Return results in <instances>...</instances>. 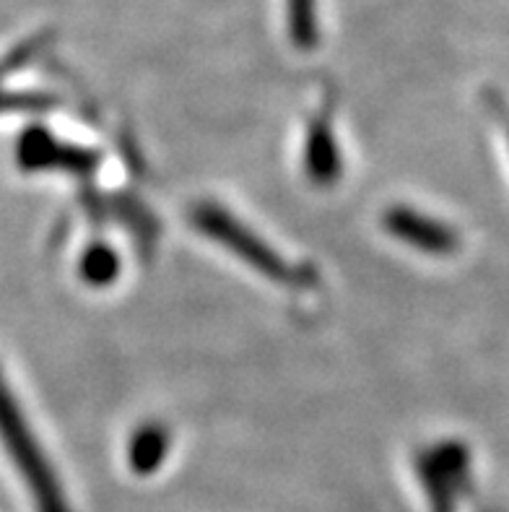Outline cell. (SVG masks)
Segmentation results:
<instances>
[{
    "label": "cell",
    "instance_id": "cell-1",
    "mask_svg": "<svg viewBox=\"0 0 509 512\" xmlns=\"http://www.w3.org/2000/svg\"><path fill=\"white\" fill-rule=\"evenodd\" d=\"M0 442L6 445L13 466L32 492L37 512H71L65 505L63 489L52 474V466L32 437V429L3 380H0Z\"/></svg>",
    "mask_w": 509,
    "mask_h": 512
},
{
    "label": "cell",
    "instance_id": "cell-2",
    "mask_svg": "<svg viewBox=\"0 0 509 512\" xmlns=\"http://www.w3.org/2000/svg\"><path fill=\"white\" fill-rule=\"evenodd\" d=\"M195 221H198V227L213 237V240L224 242L232 253H237L239 258L247 260L250 266H258V271H263L265 276H271V279L286 281L291 276L289 266H286L284 260L278 258L276 253L268 250V245L255 237L252 232H247L245 224H239L234 221L232 216L221 211L219 206H203L195 211Z\"/></svg>",
    "mask_w": 509,
    "mask_h": 512
},
{
    "label": "cell",
    "instance_id": "cell-3",
    "mask_svg": "<svg viewBox=\"0 0 509 512\" xmlns=\"http://www.w3.org/2000/svg\"><path fill=\"white\" fill-rule=\"evenodd\" d=\"M385 221L387 229H390L398 240L408 242V245H416L419 250H426V253L445 255L455 247V237H452L442 224L426 219V216L416 214V211H408V208L390 211Z\"/></svg>",
    "mask_w": 509,
    "mask_h": 512
},
{
    "label": "cell",
    "instance_id": "cell-5",
    "mask_svg": "<svg viewBox=\"0 0 509 512\" xmlns=\"http://www.w3.org/2000/svg\"><path fill=\"white\" fill-rule=\"evenodd\" d=\"M84 276L91 284H104L117 276V260L115 253H110L107 247H94L84 258Z\"/></svg>",
    "mask_w": 509,
    "mask_h": 512
},
{
    "label": "cell",
    "instance_id": "cell-4",
    "mask_svg": "<svg viewBox=\"0 0 509 512\" xmlns=\"http://www.w3.org/2000/svg\"><path fill=\"white\" fill-rule=\"evenodd\" d=\"M164 455H167V435H164L162 429L146 427L136 432V437L130 440L128 461L138 474H149V471L159 468Z\"/></svg>",
    "mask_w": 509,
    "mask_h": 512
}]
</instances>
